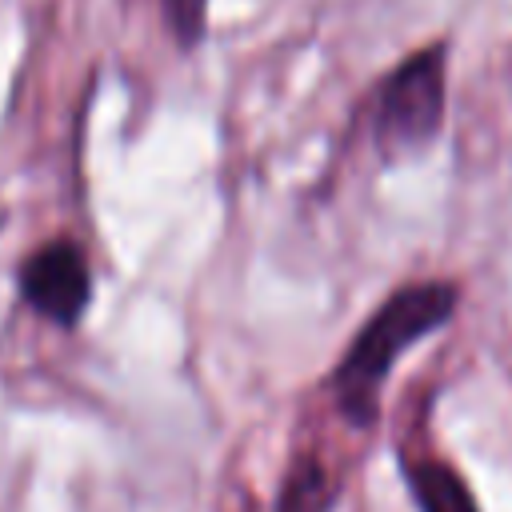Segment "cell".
<instances>
[{"instance_id":"1","label":"cell","mask_w":512,"mask_h":512,"mask_svg":"<svg viewBox=\"0 0 512 512\" xmlns=\"http://www.w3.org/2000/svg\"><path fill=\"white\" fill-rule=\"evenodd\" d=\"M460 304L456 284L448 280H420L396 288L356 332L348 352L332 368V396L336 412L356 424L372 428L380 416V388L392 372V364L424 336L444 328Z\"/></svg>"},{"instance_id":"3","label":"cell","mask_w":512,"mask_h":512,"mask_svg":"<svg viewBox=\"0 0 512 512\" xmlns=\"http://www.w3.org/2000/svg\"><path fill=\"white\" fill-rule=\"evenodd\" d=\"M16 280L24 304H32V312H40L44 320L60 328H76L84 320L92 300V272L72 240H48L36 252H28Z\"/></svg>"},{"instance_id":"2","label":"cell","mask_w":512,"mask_h":512,"mask_svg":"<svg viewBox=\"0 0 512 512\" xmlns=\"http://www.w3.org/2000/svg\"><path fill=\"white\" fill-rule=\"evenodd\" d=\"M444 108H448V48L424 44L380 80L368 108L372 144L388 160L412 156L440 136Z\"/></svg>"},{"instance_id":"5","label":"cell","mask_w":512,"mask_h":512,"mask_svg":"<svg viewBox=\"0 0 512 512\" xmlns=\"http://www.w3.org/2000/svg\"><path fill=\"white\" fill-rule=\"evenodd\" d=\"M336 500L332 492V476L316 456H296L280 496H276V512H328Z\"/></svg>"},{"instance_id":"4","label":"cell","mask_w":512,"mask_h":512,"mask_svg":"<svg viewBox=\"0 0 512 512\" xmlns=\"http://www.w3.org/2000/svg\"><path fill=\"white\" fill-rule=\"evenodd\" d=\"M404 480H408V492L416 500L420 512H480L468 480L448 464V460H436V456H408L404 460Z\"/></svg>"},{"instance_id":"7","label":"cell","mask_w":512,"mask_h":512,"mask_svg":"<svg viewBox=\"0 0 512 512\" xmlns=\"http://www.w3.org/2000/svg\"><path fill=\"white\" fill-rule=\"evenodd\" d=\"M0 224H4V212H0Z\"/></svg>"},{"instance_id":"6","label":"cell","mask_w":512,"mask_h":512,"mask_svg":"<svg viewBox=\"0 0 512 512\" xmlns=\"http://www.w3.org/2000/svg\"><path fill=\"white\" fill-rule=\"evenodd\" d=\"M160 4H164V20L176 44L196 48L208 28V0H160Z\"/></svg>"}]
</instances>
